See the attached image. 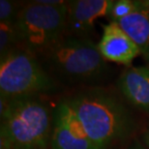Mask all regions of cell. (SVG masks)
I'll list each match as a JSON object with an SVG mask.
<instances>
[{"instance_id":"obj_1","label":"cell","mask_w":149,"mask_h":149,"mask_svg":"<svg viewBox=\"0 0 149 149\" xmlns=\"http://www.w3.org/2000/svg\"><path fill=\"white\" fill-rule=\"evenodd\" d=\"M65 99L99 149H111L130 141L136 129L133 113L108 89L90 86Z\"/></svg>"},{"instance_id":"obj_2","label":"cell","mask_w":149,"mask_h":149,"mask_svg":"<svg viewBox=\"0 0 149 149\" xmlns=\"http://www.w3.org/2000/svg\"><path fill=\"white\" fill-rule=\"evenodd\" d=\"M0 149H49L53 111L38 96L0 102Z\"/></svg>"},{"instance_id":"obj_8","label":"cell","mask_w":149,"mask_h":149,"mask_svg":"<svg viewBox=\"0 0 149 149\" xmlns=\"http://www.w3.org/2000/svg\"><path fill=\"white\" fill-rule=\"evenodd\" d=\"M98 49L106 61L129 65L141 55V50L117 22H111L103 27Z\"/></svg>"},{"instance_id":"obj_16","label":"cell","mask_w":149,"mask_h":149,"mask_svg":"<svg viewBox=\"0 0 149 149\" xmlns=\"http://www.w3.org/2000/svg\"><path fill=\"white\" fill-rule=\"evenodd\" d=\"M141 3L144 7H146L148 10H149V0H141Z\"/></svg>"},{"instance_id":"obj_15","label":"cell","mask_w":149,"mask_h":149,"mask_svg":"<svg viewBox=\"0 0 149 149\" xmlns=\"http://www.w3.org/2000/svg\"><path fill=\"white\" fill-rule=\"evenodd\" d=\"M141 141L143 142L144 146L147 149H149V126L143 131L141 135Z\"/></svg>"},{"instance_id":"obj_6","label":"cell","mask_w":149,"mask_h":149,"mask_svg":"<svg viewBox=\"0 0 149 149\" xmlns=\"http://www.w3.org/2000/svg\"><path fill=\"white\" fill-rule=\"evenodd\" d=\"M52 149H99L89 138L66 99L53 111Z\"/></svg>"},{"instance_id":"obj_14","label":"cell","mask_w":149,"mask_h":149,"mask_svg":"<svg viewBox=\"0 0 149 149\" xmlns=\"http://www.w3.org/2000/svg\"><path fill=\"white\" fill-rule=\"evenodd\" d=\"M111 149H147L138 139H132L124 143L113 146Z\"/></svg>"},{"instance_id":"obj_12","label":"cell","mask_w":149,"mask_h":149,"mask_svg":"<svg viewBox=\"0 0 149 149\" xmlns=\"http://www.w3.org/2000/svg\"><path fill=\"white\" fill-rule=\"evenodd\" d=\"M141 6L139 0H116L113 1L109 12L111 22H117L125 17L129 16L133 12L138 10Z\"/></svg>"},{"instance_id":"obj_11","label":"cell","mask_w":149,"mask_h":149,"mask_svg":"<svg viewBox=\"0 0 149 149\" xmlns=\"http://www.w3.org/2000/svg\"><path fill=\"white\" fill-rule=\"evenodd\" d=\"M19 47L15 23L0 22V58Z\"/></svg>"},{"instance_id":"obj_5","label":"cell","mask_w":149,"mask_h":149,"mask_svg":"<svg viewBox=\"0 0 149 149\" xmlns=\"http://www.w3.org/2000/svg\"><path fill=\"white\" fill-rule=\"evenodd\" d=\"M67 3L49 5L41 0L22 4L16 22L19 47L38 54L64 37Z\"/></svg>"},{"instance_id":"obj_4","label":"cell","mask_w":149,"mask_h":149,"mask_svg":"<svg viewBox=\"0 0 149 149\" xmlns=\"http://www.w3.org/2000/svg\"><path fill=\"white\" fill-rule=\"evenodd\" d=\"M58 89L36 54L19 47L0 59V94L7 100L38 96Z\"/></svg>"},{"instance_id":"obj_10","label":"cell","mask_w":149,"mask_h":149,"mask_svg":"<svg viewBox=\"0 0 149 149\" xmlns=\"http://www.w3.org/2000/svg\"><path fill=\"white\" fill-rule=\"evenodd\" d=\"M139 2L138 10L117 23L135 42L145 60L149 61V10L142 5L141 0Z\"/></svg>"},{"instance_id":"obj_7","label":"cell","mask_w":149,"mask_h":149,"mask_svg":"<svg viewBox=\"0 0 149 149\" xmlns=\"http://www.w3.org/2000/svg\"><path fill=\"white\" fill-rule=\"evenodd\" d=\"M111 0H72L67 3L64 37L88 38L93 31L95 20L108 17Z\"/></svg>"},{"instance_id":"obj_9","label":"cell","mask_w":149,"mask_h":149,"mask_svg":"<svg viewBox=\"0 0 149 149\" xmlns=\"http://www.w3.org/2000/svg\"><path fill=\"white\" fill-rule=\"evenodd\" d=\"M116 86L134 107L149 112V67H128L118 77Z\"/></svg>"},{"instance_id":"obj_13","label":"cell","mask_w":149,"mask_h":149,"mask_svg":"<svg viewBox=\"0 0 149 149\" xmlns=\"http://www.w3.org/2000/svg\"><path fill=\"white\" fill-rule=\"evenodd\" d=\"M22 5L10 0H1L0 1V22H16L17 14Z\"/></svg>"},{"instance_id":"obj_3","label":"cell","mask_w":149,"mask_h":149,"mask_svg":"<svg viewBox=\"0 0 149 149\" xmlns=\"http://www.w3.org/2000/svg\"><path fill=\"white\" fill-rule=\"evenodd\" d=\"M36 56L56 82L67 85L95 84L109 70L98 45L89 38L63 37Z\"/></svg>"}]
</instances>
